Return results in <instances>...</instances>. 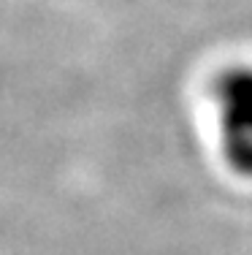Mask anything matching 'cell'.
Returning <instances> with one entry per match:
<instances>
[{
  "instance_id": "obj_1",
  "label": "cell",
  "mask_w": 252,
  "mask_h": 255,
  "mask_svg": "<svg viewBox=\"0 0 252 255\" xmlns=\"http://www.w3.org/2000/svg\"><path fill=\"white\" fill-rule=\"evenodd\" d=\"M223 157L239 177L252 179V65H231L212 84Z\"/></svg>"
}]
</instances>
